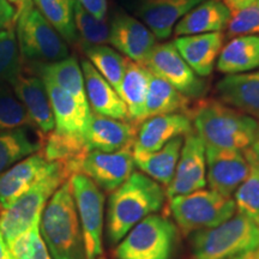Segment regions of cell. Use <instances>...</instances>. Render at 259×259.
<instances>
[{"mask_svg":"<svg viewBox=\"0 0 259 259\" xmlns=\"http://www.w3.org/2000/svg\"><path fill=\"white\" fill-rule=\"evenodd\" d=\"M166 200V189L161 184L142 171H134L109 196L107 209V239L109 245H116L132 227L147 216L157 213Z\"/></svg>","mask_w":259,"mask_h":259,"instance_id":"obj_1","label":"cell"},{"mask_svg":"<svg viewBox=\"0 0 259 259\" xmlns=\"http://www.w3.org/2000/svg\"><path fill=\"white\" fill-rule=\"evenodd\" d=\"M187 114L205 147L244 151L252 144L259 126L255 119L219 99H198Z\"/></svg>","mask_w":259,"mask_h":259,"instance_id":"obj_2","label":"cell"},{"mask_svg":"<svg viewBox=\"0 0 259 259\" xmlns=\"http://www.w3.org/2000/svg\"><path fill=\"white\" fill-rule=\"evenodd\" d=\"M40 232L53 259H87L70 179L47 203L41 215Z\"/></svg>","mask_w":259,"mask_h":259,"instance_id":"obj_3","label":"cell"},{"mask_svg":"<svg viewBox=\"0 0 259 259\" xmlns=\"http://www.w3.org/2000/svg\"><path fill=\"white\" fill-rule=\"evenodd\" d=\"M259 248V225L236 213L213 228L192 234L189 259H239Z\"/></svg>","mask_w":259,"mask_h":259,"instance_id":"obj_4","label":"cell"},{"mask_svg":"<svg viewBox=\"0 0 259 259\" xmlns=\"http://www.w3.org/2000/svg\"><path fill=\"white\" fill-rule=\"evenodd\" d=\"M72 174L64 164L52 162L48 173L19 197L8 209L0 213V231L5 241L27 231L31 226L40 223L41 215L54 192L67 181Z\"/></svg>","mask_w":259,"mask_h":259,"instance_id":"obj_5","label":"cell"},{"mask_svg":"<svg viewBox=\"0 0 259 259\" xmlns=\"http://www.w3.org/2000/svg\"><path fill=\"white\" fill-rule=\"evenodd\" d=\"M168 200L171 216L184 235L220 226L236 212L233 197L222 196L210 189L176 196Z\"/></svg>","mask_w":259,"mask_h":259,"instance_id":"obj_6","label":"cell"},{"mask_svg":"<svg viewBox=\"0 0 259 259\" xmlns=\"http://www.w3.org/2000/svg\"><path fill=\"white\" fill-rule=\"evenodd\" d=\"M178 227L163 215L153 213L138 222L116 244L115 259H173Z\"/></svg>","mask_w":259,"mask_h":259,"instance_id":"obj_7","label":"cell"},{"mask_svg":"<svg viewBox=\"0 0 259 259\" xmlns=\"http://www.w3.org/2000/svg\"><path fill=\"white\" fill-rule=\"evenodd\" d=\"M16 38L22 56L28 59L53 63L69 57L66 42L42 16L32 0L19 3Z\"/></svg>","mask_w":259,"mask_h":259,"instance_id":"obj_8","label":"cell"},{"mask_svg":"<svg viewBox=\"0 0 259 259\" xmlns=\"http://www.w3.org/2000/svg\"><path fill=\"white\" fill-rule=\"evenodd\" d=\"M70 184L83 233L87 259H99L103 252L105 194L83 173L72 174Z\"/></svg>","mask_w":259,"mask_h":259,"instance_id":"obj_9","label":"cell"},{"mask_svg":"<svg viewBox=\"0 0 259 259\" xmlns=\"http://www.w3.org/2000/svg\"><path fill=\"white\" fill-rule=\"evenodd\" d=\"M144 67L166 80L190 100L202 99L205 95L206 83L186 64L173 42L156 44Z\"/></svg>","mask_w":259,"mask_h":259,"instance_id":"obj_10","label":"cell"},{"mask_svg":"<svg viewBox=\"0 0 259 259\" xmlns=\"http://www.w3.org/2000/svg\"><path fill=\"white\" fill-rule=\"evenodd\" d=\"M135 169L132 147L121 149L114 153L90 150L80 162L79 171L106 192L121 186L131 177Z\"/></svg>","mask_w":259,"mask_h":259,"instance_id":"obj_11","label":"cell"},{"mask_svg":"<svg viewBox=\"0 0 259 259\" xmlns=\"http://www.w3.org/2000/svg\"><path fill=\"white\" fill-rule=\"evenodd\" d=\"M206 184L222 196L233 197L250 173V163L242 151L205 147Z\"/></svg>","mask_w":259,"mask_h":259,"instance_id":"obj_12","label":"cell"},{"mask_svg":"<svg viewBox=\"0 0 259 259\" xmlns=\"http://www.w3.org/2000/svg\"><path fill=\"white\" fill-rule=\"evenodd\" d=\"M206 160L205 144L198 136L191 134L184 139L176 173L167 186V198L205 189Z\"/></svg>","mask_w":259,"mask_h":259,"instance_id":"obj_13","label":"cell"},{"mask_svg":"<svg viewBox=\"0 0 259 259\" xmlns=\"http://www.w3.org/2000/svg\"><path fill=\"white\" fill-rule=\"evenodd\" d=\"M108 44L125 58L144 66L156 46V37L143 22L120 14L109 25Z\"/></svg>","mask_w":259,"mask_h":259,"instance_id":"obj_14","label":"cell"},{"mask_svg":"<svg viewBox=\"0 0 259 259\" xmlns=\"http://www.w3.org/2000/svg\"><path fill=\"white\" fill-rule=\"evenodd\" d=\"M10 84L19 101L23 103L37 131L44 136L54 131L56 122L44 79L34 74L22 72L21 70Z\"/></svg>","mask_w":259,"mask_h":259,"instance_id":"obj_15","label":"cell"},{"mask_svg":"<svg viewBox=\"0 0 259 259\" xmlns=\"http://www.w3.org/2000/svg\"><path fill=\"white\" fill-rule=\"evenodd\" d=\"M191 134H193V124L186 113L151 116L139 125L132 150L153 153L171 139Z\"/></svg>","mask_w":259,"mask_h":259,"instance_id":"obj_16","label":"cell"},{"mask_svg":"<svg viewBox=\"0 0 259 259\" xmlns=\"http://www.w3.org/2000/svg\"><path fill=\"white\" fill-rule=\"evenodd\" d=\"M52 162L41 153H36L19 161L0 174V206L3 210L10 206L30 190L38 180L50 171Z\"/></svg>","mask_w":259,"mask_h":259,"instance_id":"obj_17","label":"cell"},{"mask_svg":"<svg viewBox=\"0 0 259 259\" xmlns=\"http://www.w3.org/2000/svg\"><path fill=\"white\" fill-rule=\"evenodd\" d=\"M138 126L131 121L116 120L93 113L89 116L85 131V143L89 150L114 153L134 147Z\"/></svg>","mask_w":259,"mask_h":259,"instance_id":"obj_18","label":"cell"},{"mask_svg":"<svg viewBox=\"0 0 259 259\" xmlns=\"http://www.w3.org/2000/svg\"><path fill=\"white\" fill-rule=\"evenodd\" d=\"M203 2L205 0H142L137 11L156 40H166L178 22Z\"/></svg>","mask_w":259,"mask_h":259,"instance_id":"obj_19","label":"cell"},{"mask_svg":"<svg viewBox=\"0 0 259 259\" xmlns=\"http://www.w3.org/2000/svg\"><path fill=\"white\" fill-rule=\"evenodd\" d=\"M225 38L222 31H216L178 36L173 44L193 72L203 78L211 74Z\"/></svg>","mask_w":259,"mask_h":259,"instance_id":"obj_20","label":"cell"},{"mask_svg":"<svg viewBox=\"0 0 259 259\" xmlns=\"http://www.w3.org/2000/svg\"><path fill=\"white\" fill-rule=\"evenodd\" d=\"M88 103L93 113L116 120L130 121L127 108L116 90L103 78L89 60L82 61Z\"/></svg>","mask_w":259,"mask_h":259,"instance_id":"obj_21","label":"cell"},{"mask_svg":"<svg viewBox=\"0 0 259 259\" xmlns=\"http://www.w3.org/2000/svg\"><path fill=\"white\" fill-rule=\"evenodd\" d=\"M216 93L220 101L259 121V72L227 74Z\"/></svg>","mask_w":259,"mask_h":259,"instance_id":"obj_22","label":"cell"},{"mask_svg":"<svg viewBox=\"0 0 259 259\" xmlns=\"http://www.w3.org/2000/svg\"><path fill=\"white\" fill-rule=\"evenodd\" d=\"M42 79L46 85L52 111H53L54 122H56L54 131L85 139L87 125L92 113L88 114L84 112L78 102L57 84L51 82L50 79Z\"/></svg>","mask_w":259,"mask_h":259,"instance_id":"obj_23","label":"cell"},{"mask_svg":"<svg viewBox=\"0 0 259 259\" xmlns=\"http://www.w3.org/2000/svg\"><path fill=\"white\" fill-rule=\"evenodd\" d=\"M231 11L219 0H205L191 10L174 27L176 36L223 31L227 28Z\"/></svg>","mask_w":259,"mask_h":259,"instance_id":"obj_24","label":"cell"},{"mask_svg":"<svg viewBox=\"0 0 259 259\" xmlns=\"http://www.w3.org/2000/svg\"><path fill=\"white\" fill-rule=\"evenodd\" d=\"M149 84V71L147 67L136 64L126 58L124 76L119 84L116 93L121 97L127 108L130 121L139 126L145 116V103H147Z\"/></svg>","mask_w":259,"mask_h":259,"instance_id":"obj_25","label":"cell"},{"mask_svg":"<svg viewBox=\"0 0 259 259\" xmlns=\"http://www.w3.org/2000/svg\"><path fill=\"white\" fill-rule=\"evenodd\" d=\"M184 139L185 137H176L153 153L132 150L135 166H137L145 176L157 181L163 187H167L176 173Z\"/></svg>","mask_w":259,"mask_h":259,"instance_id":"obj_26","label":"cell"},{"mask_svg":"<svg viewBox=\"0 0 259 259\" xmlns=\"http://www.w3.org/2000/svg\"><path fill=\"white\" fill-rule=\"evenodd\" d=\"M216 67L221 73L238 74L259 67V36L245 35L231 38L222 47Z\"/></svg>","mask_w":259,"mask_h":259,"instance_id":"obj_27","label":"cell"},{"mask_svg":"<svg viewBox=\"0 0 259 259\" xmlns=\"http://www.w3.org/2000/svg\"><path fill=\"white\" fill-rule=\"evenodd\" d=\"M41 78L50 79L57 84L78 102L84 112L88 114L92 113L87 99L82 67L76 58L67 57L63 60L44 64L41 67Z\"/></svg>","mask_w":259,"mask_h":259,"instance_id":"obj_28","label":"cell"},{"mask_svg":"<svg viewBox=\"0 0 259 259\" xmlns=\"http://www.w3.org/2000/svg\"><path fill=\"white\" fill-rule=\"evenodd\" d=\"M149 71V70H148ZM191 100L162 79L149 71V84L145 103V116L173 114V113H189ZM145 119V120H147Z\"/></svg>","mask_w":259,"mask_h":259,"instance_id":"obj_29","label":"cell"},{"mask_svg":"<svg viewBox=\"0 0 259 259\" xmlns=\"http://www.w3.org/2000/svg\"><path fill=\"white\" fill-rule=\"evenodd\" d=\"M31 127H17L0 131V174L25 157L40 153L41 139L29 131Z\"/></svg>","mask_w":259,"mask_h":259,"instance_id":"obj_30","label":"cell"},{"mask_svg":"<svg viewBox=\"0 0 259 259\" xmlns=\"http://www.w3.org/2000/svg\"><path fill=\"white\" fill-rule=\"evenodd\" d=\"M42 16L67 42H74L77 30L73 18L74 0H32Z\"/></svg>","mask_w":259,"mask_h":259,"instance_id":"obj_31","label":"cell"},{"mask_svg":"<svg viewBox=\"0 0 259 259\" xmlns=\"http://www.w3.org/2000/svg\"><path fill=\"white\" fill-rule=\"evenodd\" d=\"M87 57L99 73L115 90L120 84L124 76L126 58L113 47L106 45L87 46Z\"/></svg>","mask_w":259,"mask_h":259,"instance_id":"obj_32","label":"cell"},{"mask_svg":"<svg viewBox=\"0 0 259 259\" xmlns=\"http://www.w3.org/2000/svg\"><path fill=\"white\" fill-rule=\"evenodd\" d=\"M17 127L35 126L14 89L6 83H0V131Z\"/></svg>","mask_w":259,"mask_h":259,"instance_id":"obj_33","label":"cell"},{"mask_svg":"<svg viewBox=\"0 0 259 259\" xmlns=\"http://www.w3.org/2000/svg\"><path fill=\"white\" fill-rule=\"evenodd\" d=\"M233 199L236 212L259 225V170L252 163L250 173L235 190Z\"/></svg>","mask_w":259,"mask_h":259,"instance_id":"obj_34","label":"cell"},{"mask_svg":"<svg viewBox=\"0 0 259 259\" xmlns=\"http://www.w3.org/2000/svg\"><path fill=\"white\" fill-rule=\"evenodd\" d=\"M16 259H53L40 232V223L6 241Z\"/></svg>","mask_w":259,"mask_h":259,"instance_id":"obj_35","label":"cell"},{"mask_svg":"<svg viewBox=\"0 0 259 259\" xmlns=\"http://www.w3.org/2000/svg\"><path fill=\"white\" fill-rule=\"evenodd\" d=\"M73 18L76 30L87 46L105 45L108 42L109 25L106 21H99L85 11L77 0L73 3Z\"/></svg>","mask_w":259,"mask_h":259,"instance_id":"obj_36","label":"cell"},{"mask_svg":"<svg viewBox=\"0 0 259 259\" xmlns=\"http://www.w3.org/2000/svg\"><path fill=\"white\" fill-rule=\"evenodd\" d=\"M21 57L16 34L12 29L0 31V83H10L17 76Z\"/></svg>","mask_w":259,"mask_h":259,"instance_id":"obj_37","label":"cell"},{"mask_svg":"<svg viewBox=\"0 0 259 259\" xmlns=\"http://www.w3.org/2000/svg\"><path fill=\"white\" fill-rule=\"evenodd\" d=\"M226 30L229 38L245 35L259 36V5L257 3L239 11L231 12Z\"/></svg>","mask_w":259,"mask_h":259,"instance_id":"obj_38","label":"cell"},{"mask_svg":"<svg viewBox=\"0 0 259 259\" xmlns=\"http://www.w3.org/2000/svg\"><path fill=\"white\" fill-rule=\"evenodd\" d=\"M80 6L99 21H105L108 4L107 0H77Z\"/></svg>","mask_w":259,"mask_h":259,"instance_id":"obj_39","label":"cell"},{"mask_svg":"<svg viewBox=\"0 0 259 259\" xmlns=\"http://www.w3.org/2000/svg\"><path fill=\"white\" fill-rule=\"evenodd\" d=\"M15 9L9 0H0V31L9 28L15 18Z\"/></svg>","mask_w":259,"mask_h":259,"instance_id":"obj_40","label":"cell"},{"mask_svg":"<svg viewBox=\"0 0 259 259\" xmlns=\"http://www.w3.org/2000/svg\"><path fill=\"white\" fill-rule=\"evenodd\" d=\"M242 153H244L246 160L253 164L254 167H257V169L259 170V126L252 144L247 149H245Z\"/></svg>","mask_w":259,"mask_h":259,"instance_id":"obj_41","label":"cell"},{"mask_svg":"<svg viewBox=\"0 0 259 259\" xmlns=\"http://www.w3.org/2000/svg\"><path fill=\"white\" fill-rule=\"evenodd\" d=\"M219 2H221L229 11L234 12L255 4L257 0H219Z\"/></svg>","mask_w":259,"mask_h":259,"instance_id":"obj_42","label":"cell"},{"mask_svg":"<svg viewBox=\"0 0 259 259\" xmlns=\"http://www.w3.org/2000/svg\"><path fill=\"white\" fill-rule=\"evenodd\" d=\"M0 259H16L15 255L10 251L2 231H0Z\"/></svg>","mask_w":259,"mask_h":259,"instance_id":"obj_43","label":"cell"},{"mask_svg":"<svg viewBox=\"0 0 259 259\" xmlns=\"http://www.w3.org/2000/svg\"><path fill=\"white\" fill-rule=\"evenodd\" d=\"M239 259H259V248L254 251H251L248 252V253H246L244 255H241Z\"/></svg>","mask_w":259,"mask_h":259,"instance_id":"obj_44","label":"cell"},{"mask_svg":"<svg viewBox=\"0 0 259 259\" xmlns=\"http://www.w3.org/2000/svg\"><path fill=\"white\" fill-rule=\"evenodd\" d=\"M9 2H12V3H17V4H19V3H21L22 0H9Z\"/></svg>","mask_w":259,"mask_h":259,"instance_id":"obj_45","label":"cell"},{"mask_svg":"<svg viewBox=\"0 0 259 259\" xmlns=\"http://www.w3.org/2000/svg\"><path fill=\"white\" fill-rule=\"evenodd\" d=\"M257 4H258V5H259V0H257Z\"/></svg>","mask_w":259,"mask_h":259,"instance_id":"obj_46","label":"cell"},{"mask_svg":"<svg viewBox=\"0 0 259 259\" xmlns=\"http://www.w3.org/2000/svg\"><path fill=\"white\" fill-rule=\"evenodd\" d=\"M99 259H103V258H99Z\"/></svg>","mask_w":259,"mask_h":259,"instance_id":"obj_47","label":"cell"}]
</instances>
